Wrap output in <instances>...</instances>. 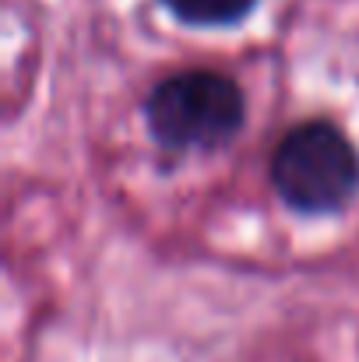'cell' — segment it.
<instances>
[{
	"mask_svg": "<svg viewBox=\"0 0 359 362\" xmlns=\"http://www.w3.org/2000/svg\"><path fill=\"white\" fill-rule=\"evenodd\" d=\"M271 183L296 211H338L359 183V158L338 127L324 120L300 123L271 155Z\"/></svg>",
	"mask_w": 359,
	"mask_h": 362,
	"instance_id": "6da1fadb",
	"label": "cell"
},
{
	"mask_svg": "<svg viewBox=\"0 0 359 362\" xmlns=\"http://www.w3.org/2000/svg\"><path fill=\"white\" fill-rule=\"evenodd\" d=\"M169 11L190 25H233L250 14L257 0H166Z\"/></svg>",
	"mask_w": 359,
	"mask_h": 362,
	"instance_id": "3957f363",
	"label": "cell"
},
{
	"mask_svg": "<svg viewBox=\"0 0 359 362\" xmlns=\"http://www.w3.org/2000/svg\"><path fill=\"white\" fill-rule=\"evenodd\" d=\"M144 120L166 148H222L243 127V95L215 71H183L152 88Z\"/></svg>",
	"mask_w": 359,
	"mask_h": 362,
	"instance_id": "7a4b0ae2",
	"label": "cell"
}]
</instances>
